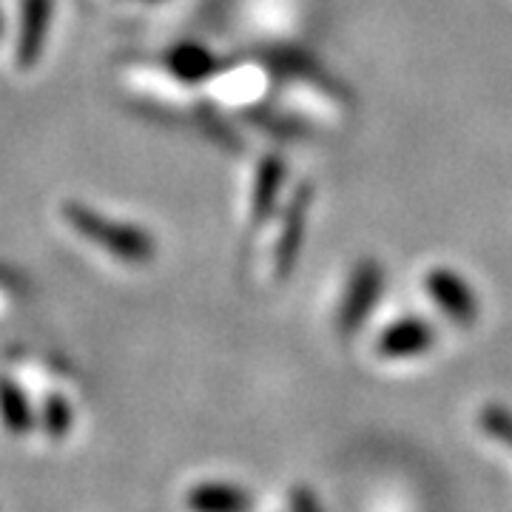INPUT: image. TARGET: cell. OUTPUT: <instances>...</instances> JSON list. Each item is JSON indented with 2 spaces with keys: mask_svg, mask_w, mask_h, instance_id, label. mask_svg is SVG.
<instances>
[{
  "mask_svg": "<svg viewBox=\"0 0 512 512\" xmlns=\"http://www.w3.org/2000/svg\"><path fill=\"white\" fill-rule=\"evenodd\" d=\"M66 220H69V225L77 234H83V237H89L97 245H103L111 254L126 256V259H146L151 254V242L137 228L106 220V217L94 214L92 208H86L80 202H69L66 205Z\"/></svg>",
  "mask_w": 512,
  "mask_h": 512,
  "instance_id": "cell-1",
  "label": "cell"
},
{
  "mask_svg": "<svg viewBox=\"0 0 512 512\" xmlns=\"http://www.w3.org/2000/svg\"><path fill=\"white\" fill-rule=\"evenodd\" d=\"M49 12H52V0H23V26H20L18 46L23 66L37 63V55L46 40V29H49Z\"/></svg>",
  "mask_w": 512,
  "mask_h": 512,
  "instance_id": "cell-2",
  "label": "cell"
},
{
  "mask_svg": "<svg viewBox=\"0 0 512 512\" xmlns=\"http://www.w3.org/2000/svg\"><path fill=\"white\" fill-rule=\"evenodd\" d=\"M0 32H3V23H0Z\"/></svg>",
  "mask_w": 512,
  "mask_h": 512,
  "instance_id": "cell-3",
  "label": "cell"
}]
</instances>
